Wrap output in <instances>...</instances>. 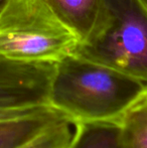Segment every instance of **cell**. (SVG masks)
Returning <instances> with one entry per match:
<instances>
[{"label":"cell","instance_id":"obj_12","mask_svg":"<svg viewBox=\"0 0 147 148\" xmlns=\"http://www.w3.org/2000/svg\"><path fill=\"white\" fill-rule=\"evenodd\" d=\"M67 148H68V147H67Z\"/></svg>","mask_w":147,"mask_h":148},{"label":"cell","instance_id":"obj_10","mask_svg":"<svg viewBox=\"0 0 147 148\" xmlns=\"http://www.w3.org/2000/svg\"><path fill=\"white\" fill-rule=\"evenodd\" d=\"M7 1H8V0H0V13H1V11L3 10L4 6L6 5Z\"/></svg>","mask_w":147,"mask_h":148},{"label":"cell","instance_id":"obj_1","mask_svg":"<svg viewBox=\"0 0 147 148\" xmlns=\"http://www.w3.org/2000/svg\"><path fill=\"white\" fill-rule=\"evenodd\" d=\"M147 92V85L98 62L70 55L55 64L49 106L71 124L115 121Z\"/></svg>","mask_w":147,"mask_h":148},{"label":"cell","instance_id":"obj_11","mask_svg":"<svg viewBox=\"0 0 147 148\" xmlns=\"http://www.w3.org/2000/svg\"><path fill=\"white\" fill-rule=\"evenodd\" d=\"M140 1H141L142 3L144 4V6H145V7L147 8V0H140Z\"/></svg>","mask_w":147,"mask_h":148},{"label":"cell","instance_id":"obj_6","mask_svg":"<svg viewBox=\"0 0 147 148\" xmlns=\"http://www.w3.org/2000/svg\"><path fill=\"white\" fill-rule=\"evenodd\" d=\"M59 20L85 41L94 29L100 14L102 0H44Z\"/></svg>","mask_w":147,"mask_h":148},{"label":"cell","instance_id":"obj_4","mask_svg":"<svg viewBox=\"0 0 147 148\" xmlns=\"http://www.w3.org/2000/svg\"><path fill=\"white\" fill-rule=\"evenodd\" d=\"M55 62H17L0 56V110L49 106Z\"/></svg>","mask_w":147,"mask_h":148},{"label":"cell","instance_id":"obj_7","mask_svg":"<svg viewBox=\"0 0 147 148\" xmlns=\"http://www.w3.org/2000/svg\"><path fill=\"white\" fill-rule=\"evenodd\" d=\"M68 148H122L119 122L76 123Z\"/></svg>","mask_w":147,"mask_h":148},{"label":"cell","instance_id":"obj_8","mask_svg":"<svg viewBox=\"0 0 147 148\" xmlns=\"http://www.w3.org/2000/svg\"><path fill=\"white\" fill-rule=\"evenodd\" d=\"M122 148H147V92L119 120Z\"/></svg>","mask_w":147,"mask_h":148},{"label":"cell","instance_id":"obj_5","mask_svg":"<svg viewBox=\"0 0 147 148\" xmlns=\"http://www.w3.org/2000/svg\"><path fill=\"white\" fill-rule=\"evenodd\" d=\"M63 121L66 118L49 106L30 115L0 121V148L24 146Z\"/></svg>","mask_w":147,"mask_h":148},{"label":"cell","instance_id":"obj_2","mask_svg":"<svg viewBox=\"0 0 147 148\" xmlns=\"http://www.w3.org/2000/svg\"><path fill=\"white\" fill-rule=\"evenodd\" d=\"M72 55L147 85V8L140 0H102L92 33Z\"/></svg>","mask_w":147,"mask_h":148},{"label":"cell","instance_id":"obj_3","mask_svg":"<svg viewBox=\"0 0 147 148\" xmlns=\"http://www.w3.org/2000/svg\"><path fill=\"white\" fill-rule=\"evenodd\" d=\"M78 45L44 0H8L0 13V56L6 59L57 64Z\"/></svg>","mask_w":147,"mask_h":148},{"label":"cell","instance_id":"obj_9","mask_svg":"<svg viewBox=\"0 0 147 148\" xmlns=\"http://www.w3.org/2000/svg\"><path fill=\"white\" fill-rule=\"evenodd\" d=\"M47 106L37 108H28V109H12V110H0V121L8 120V119H13L18 117H23L26 115L36 113V112L42 110L43 108Z\"/></svg>","mask_w":147,"mask_h":148}]
</instances>
